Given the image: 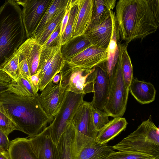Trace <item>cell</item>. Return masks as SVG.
Instances as JSON below:
<instances>
[{"instance_id":"obj_9","label":"cell","mask_w":159,"mask_h":159,"mask_svg":"<svg viewBox=\"0 0 159 159\" xmlns=\"http://www.w3.org/2000/svg\"><path fill=\"white\" fill-rule=\"evenodd\" d=\"M15 0L23 7L22 17L26 39L32 37L52 0Z\"/></svg>"},{"instance_id":"obj_29","label":"cell","mask_w":159,"mask_h":159,"mask_svg":"<svg viewBox=\"0 0 159 159\" xmlns=\"http://www.w3.org/2000/svg\"><path fill=\"white\" fill-rule=\"evenodd\" d=\"M19 52L17 49L0 68V70L6 73L16 82L18 81L19 76Z\"/></svg>"},{"instance_id":"obj_8","label":"cell","mask_w":159,"mask_h":159,"mask_svg":"<svg viewBox=\"0 0 159 159\" xmlns=\"http://www.w3.org/2000/svg\"><path fill=\"white\" fill-rule=\"evenodd\" d=\"M79 68H72L65 63L60 73L59 84L66 91L76 94H85L93 92V71Z\"/></svg>"},{"instance_id":"obj_6","label":"cell","mask_w":159,"mask_h":159,"mask_svg":"<svg viewBox=\"0 0 159 159\" xmlns=\"http://www.w3.org/2000/svg\"><path fill=\"white\" fill-rule=\"evenodd\" d=\"M119 54L112 74L110 76L108 98L103 111L113 118L122 117L127 107L129 90L124 80L121 68V58L125 44L118 42Z\"/></svg>"},{"instance_id":"obj_37","label":"cell","mask_w":159,"mask_h":159,"mask_svg":"<svg viewBox=\"0 0 159 159\" xmlns=\"http://www.w3.org/2000/svg\"><path fill=\"white\" fill-rule=\"evenodd\" d=\"M10 143L8 136L0 129V153L8 151Z\"/></svg>"},{"instance_id":"obj_13","label":"cell","mask_w":159,"mask_h":159,"mask_svg":"<svg viewBox=\"0 0 159 159\" xmlns=\"http://www.w3.org/2000/svg\"><path fill=\"white\" fill-rule=\"evenodd\" d=\"M28 138L38 159H58L57 147L51 138L48 126L37 135Z\"/></svg>"},{"instance_id":"obj_25","label":"cell","mask_w":159,"mask_h":159,"mask_svg":"<svg viewBox=\"0 0 159 159\" xmlns=\"http://www.w3.org/2000/svg\"><path fill=\"white\" fill-rule=\"evenodd\" d=\"M68 0H52L36 28L32 37L38 36L58 11L65 6Z\"/></svg>"},{"instance_id":"obj_3","label":"cell","mask_w":159,"mask_h":159,"mask_svg":"<svg viewBox=\"0 0 159 159\" xmlns=\"http://www.w3.org/2000/svg\"><path fill=\"white\" fill-rule=\"evenodd\" d=\"M21 12L15 0L0 7V68L26 39Z\"/></svg>"},{"instance_id":"obj_1","label":"cell","mask_w":159,"mask_h":159,"mask_svg":"<svg viewBox=\"0 0 159 159\" xmlns=\"http://www.w3.org/2000/svg\"><path fill=\"white\" fill-rule=\"evenodd\" d=\"M115 17L120 38L127 45L155 33L159 26V0H120Z\"/></svg>"},{"instance_id":"obj_24","label":"cell","mask_w":159,"mask_h":159,"mask_svg":"<svg viewBox=\"0 0 159 159\" xmlns=\"http://www.w3.org/2000/svg\"><path fill=\"white\" fill-rule=\"evenodd\" d=\"M64 63L65 61L62 57L60 49L55 55L51 64L40 77L39 90L41 91L54 76L60 73Z\"/></svg>"},{"instance_id":"obj_15","label":"cell","mask_w":159,"mask_h":159,"mask_svg":"<svg viewBox=\"0 0 159 159\" xmlns=\"http://www.w3.org/2000/svg\"><path fill=\"white\" fill-rule=\"evenodd\" d=\"M112 32V20L111 15L101 23L88 30L84 34L92 46L107 49Z\"/></svg>"},{"instance_id":"obj_27","label":"cell","mask_w":159,"mask_h":159,"mask_svg":"<svg viewBox=\"0 0 159 159\" xmlns=\"http://www.w3.org/2000/svg\"><path fill=\"white\" fill-rule=\"evenodd\" d=\"M17 95L25 97L34 96L37 92L30 80L27 78L19 76L18 82L14 81L9 90Z\"/></svg>"},{"instance_id":"obj_30","label":"cell","mask_w":159,"mask_h":159,"mask_svg":"<svg viewBox=\"0 0 159 159\" xmlns=\"http://www.w3.org/2000/svg\"><path fill=\"white\" fill-rule=\"evenodd\" d=\"M78 8V0H70L69 18L65 31L61 39V46L66 43L72 38L74 22Z\"/></svg>"},{"instance_id":"obj_35","label":"cell","mask_w":159,"mask_h":159,"mask_svg":"<svg viewBox=\"0 0 159 159\" xmlns=\"http://www.w3.org/2000/svg\"><path fill=\"white\" fill-rule=\"evenodd\" d=\"M14 81L6 73L0 70V94L9 90Z\"/></svg>"},{"instance_id":"obj_10","label":"cell","mask_w":159,"mask_h":159,"mask_svg":"<svg viewBox=\"0 0 159 159\" xmlns=\"http://www.w3.org/2000/svg\"><path fill=\"white\" fill-rule=\"evenodd\" d=\"M93 69V95L91 102L94 108L103 111L108 98L110 87V75L106 62L97 65Z\"/></svg>"},{"instance_id":"obj_16","label":"cell","mask_w":159,"mask_h":159,"mask_svg":"<svg viewBox=\"0 0 159 159\" xmlns=\"http://www.w3.org/2000/svg\"><path fill=\"white\" fill-rule=\"evenodd\" d=\"M41 47L35 38L32 37L26 39L18 49L27 61L31 76L38 70Z\"/></svg>"},{"instance_id":"obj_20","label":"cell","mask_w":159,"mask_h":159,"mask_svg":"<svg viewBox=\"0 0 159 159\" xmlns=\"http://www.w3.org/2000/svg\"><path fill=\"white\" fill-rule=\"evenodd\" d=\"M8 152L10 159H38L27 137L11 141Z\"/></svg>"},{"instance_id":"obj_19","label":"cell","mask_w":159,"mask_h":159,"mask_svg":"<svg viewBox=\"0 0 159 159\" xmlns=\"http://www.w3.org/2000/svg\"><path fill=\"white\" fill-rule=\"evenodd\" d=\"M112 20V32L110 42L107 48V69L110 76L112 74L117 63L119 54L118 43L120 39L115 12L110 13Z\"/></svg>"},{"instance_id":"obj_39","label":"cell","mask_w":159,"mask_h":159,"mask_svg":"<svg viewBox=\"0 0 159 159\" xmlns=\"http://www.w3.org/2000/svg\"><path fill=\"white\" fill-rule=\"evenodd\" d=\"M40 70H38L35 74L31 76L30 80L35 91L38 92L39 91V85L40 81Z\"/></svg>"},{"instance_id":"obj_12","label":"cell","mask_w":159,"mask_h":159,"mask_svg":"<svg viewBox=\"0 0 159 159\" xmlns=\"http://www.w3.org/2000/svg\"><path fill=\"white\" fill-rule=\"evenodd\" d=\"M107 58V49L92 46L65 61L71 68L90 70L97 65L106 62Z\"/></svg>"},{"instance_id":"obj_26","label":"cell","mask_w":159,"mask_h":159,"mask_svg":"<svg viewBox=\"0 0 159 159\" xmlns=\"http://www.w3.org/2000/svg\"><path fill=\"white\" fill-rule=\"evenodd\" d=\"M67 3L58 11L42 32L38 36L34 37L41 46L61 23L65 14Z\"/></svg>"},{"instance_id":"obj_38","label":"cell","mask_w":159,"mask_h":159,"mask_svg":"<svg viewBox=\"0 0 159 159\" xmlns=\"http://www.w3.org/2000/svg\"><path fill=\"white\" fill-rule=\"evenodd\" d=\"M70 9V0H68L66 6L65 14L61 22V31L59 35L60 40L67 23L69 18Z\"/></svg>"},{"instance_id":"obj_7","label":"cell","mask_w":159,"mask_h":159,"mask_svg":"<svg viewBox=\"0 0 159 159\" xmlns=\"http://www.w3.org/2000/svg\"><path fill=\"white\" fill-rule=\"evenodd\" d=\"M84 95L66 91L60 109L48 125L51 138L56 146L63 133L72 125L74 116Z\"/></svg>"},{"instance_id":"obj_2","label":"cell","mask_w":159,"mask_h":159,"mask_svg":"<svg viewBox=\"0 0 159 159\" xmlns=\"http://www.w3.org/2000/svg\"><path fill=\"white\" fill-rule=\"evenodd\" d=\"M0 102L28 138L39 134L53 120L43 108L38 93L28 97L8 90L0 94Z\"/></svg>"},{"instance_id":"obj_5","label":"cell","mask_w":159,"mask_h":159,"mask_svg":"<svg viewBox=\"0 0 159 159\" xmlns=\"http://www.w3.org/2000/svg\"><path fill=\"white\" fill-rule=\"evenodd\" d=\"M91 102L83 101L75 114L72 124L75 135L72 143L63 156V159H75L82 149L89 143L96 141L98 132L94 124Z\"/></svg>"},{"instance_id":"obj_17","label":"cell","mask_w":159,"mask_h":159,"mask_svg":"<svg viewBox=\"0 0 159 159\" xmlns=\"http://www.w3.org/2000/svg\"><path fill=\"white\" fill-rule=\"evenodd\" d=\"M129 91L139 103L142 104H148L155 100L156 90L150 82L132 78Z\"/></svg>"},{"instance_id":"obj_11","label":"cell","mask_w":159,"mask_h":159,"mask_svg":"<svg viewBox=\"0 0 159 159\" xmlns=\"http://www.w3.org/2000/svg\"><path fill=\"white\" fill-rule=\"evenodd\" d=\"M66 90L59 83L54 84L51 80L39 94L42 107L50 117L54 118L60 109Z\"/></svg>"},{"instance_id":"obj_32","label":"cell","mask_w":159,"mask_h":159,"mask_svg":"<svg viewBox=\"0 0 159 159\" xmlns=\"http://www.w3.org/2000/svg\"><path fill=\"white\" fill-rule=\"evenodd\" d=\"M101 159H154L150 156L140 153L128 151H113Z\"/></svg>"},{"instance_id":"obj_36","label":"cell","mask_w":159,"mask_h":159,"mask_svg":"<svg viewBox=\"0 0 159 159\" xmlns=\"http://www.w3.org/2000/svg\"><path fill=\"white\" fill-rule=\"evenodd\" d=\"M19 53L18 66L19 76L27 78L30 80L31 75L27 63L24 56L19 52Z\"/></svg>"},{"instance_id":"obj_22","label":"cell","mask_w":159,"mask_h":159,"mask_svg":"<svg viewBox=\"0 0 159 159\" xmlns=\"http://www.w3.org/2000/svg\"><path fill=\"white\" fill-rule=\"evenodd\" d=\"M116 4V0H93L91 20L88 30L101 23L109 16Z\"/></svg>"},{"instance_id":"obj_23","label":"cell","mask_w":159,"mask_h":159,"mask_svg":"<svg viewBox=\"0 0 159 159\" xmlns=\"http://www.w3.org/2000/svg\"><path fill=\"white\" fill-rule=\"evenodd\" d=\"M113 151L111 147L96 141L85 146L75 159H101Z\"/></svg>"},{"instance_id":"obj_18","label":"cell","mask_w":159,"mask_h":159,"mask_svg":"<svg viewBox=\"0 0 159 159\" xmlns=\"http://www.w3.org/2000/svg\"><path fill=\"white\" fill-rule=\"evenodd\" d=\"M127 124L125 118H114L99 130L96 139V141L101 144H106L124 130Z\"/></svg>"},{"instance_id":"obj_33","label":"cell","mask_w":159,"mask_h":159,"mask_svg":"<svg viewBox=\"0 0 159 159\" xmlns=\"http://www.w3.org/2000/svg\"><path fill=\"white\" fill-rule=\"evenodd\" d=\"M93 122L95 128L98 132L99 130L110 120L109 115L103 111L93 107L92 108Z\"/></svg>"},{"instance_id":"obj_21","label":"cell","mask_w":159,"mask_h":159,"mask_svg":"<svg viewBox=\"0 0 159 159\" xmlns=\"http://www.w3.org/2000/svg\"><path fill=\"white\" fill-rule=\"evenodd\" d=\"M92 46L89 40L84 34L72 38L61 46L60 51L63 59L66 61Z\"/></svg>"},{"instance_id":"obj_14","label":"cell","mask_w":159,"mask_h":159,"mask_svg":"<svg viewBox=\"0 0 159 159\" xmlns=\"http://www.w3.org/2000/svg\"><path fill=\"white\" fill-rule=\"evenodd\" d=\"M93 0H78V8L74 19L72 38L84 35L90 25Z\"/></svg>"},{"instance_id":"obj_34","label":"cell","mask_w":159,"mask_h":159,"mask_svg":"<svg viewBox=\"0 0 159 159\" xmlns=\"http://www.w3.org/2000/svg\"><path fill=\"white\" fill-rule=\"evenodd\" d=\"M61 23L50 35L41 48L49 47L60 45L59 35L61 31ZM61 46V45H60Z\"/></svg>"},{"instance_id":"obj_28","label":"cell","mask_w":159,"mask_h":159,"mask_svg":"<svg viewBox=\"0 0 159 159\" xmlns=\"http://www.w3.org/2000/svg\"><path fill=\"white\" fill-rule=\"evenodd\" d=\"M125 44L122 54L121 68L124 80L127 89L129 88L133 77V66Z\"/></svg>"},{"instance_id":"obj_4","label":"cell","mask_w":159,"mask_h":159,"mask_svg":"<svg viewBox=\"0 0 159 159\" xmlns=\"http://www.w3.org/2000/svg\"><path fill=\"white\" fill-rule=\"evenodd\" d=\"M113 150L140 153L159 159V129L150 115L136 130L111 147Z\"/></svg>"},{"instance_id":"obj_41","label":"cell","mask_w":159,"mask_h":159,"mask_svg":"<svg viewBox=\"0 0 159 159\" xmlns=\"http://www.w3.org/2000/svg\"><path fill=\"white\" fill-rule=\"evenodd\" d=\"M0 159H10L8 151L0 153Z\"/></svg>"},{"instance_id":"obj_31","label":"cell","mask_w":159,"mask_h":159,"mask_svg":"<svg viewBox=\"0 0 159 159\" xmlns=\"http://www.w3.org/2000/svg\"><path fill=\"white\" fill-rule=\"evenodd\" d=\"M0 129L8 136L14 130L19 129L3 105L0 102Z\"/></svg>"},{"instance_id":"obj_40","label":"cell","mask_w":159,"mask_h":159,"mask_svg":"<svg viewBox=\"0 0 159 159\" xmlns=\"http://www.w3.org/2000/svg\"><path fill=\"white\" fill-rule=\"evenodd\" d=\"M61 76L60 73L57 74L54 76L52 80V82L55 84H58L59 83L61 80Z\"/></svg>"}]
</instances>
